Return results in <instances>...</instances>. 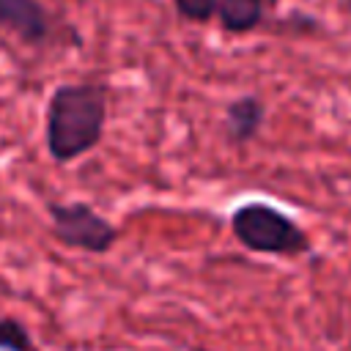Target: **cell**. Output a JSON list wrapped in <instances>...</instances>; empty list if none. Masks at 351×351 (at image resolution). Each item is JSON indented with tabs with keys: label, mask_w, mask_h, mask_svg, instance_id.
Instances as JSON below:
<instances>
[{
	"label": "cell",
	"mask_w": 351,
	"mask_h": 351,
	"mask_svg": "<svg viewBox=\"0 0 351 351\" xmlns=\"http://www.w3.org/2000/svg\"><path fill=\"white\" fill-rule=\"evenodd\" d=\"M107 90L96 82H63L47 101V154L66 165L93 151L104 134Z\"/></svg>",
	"instance_id": "obj_1"
},
{
	"label": "cell",
	"mask_w": 351,
	"mask_h": 351,
	"mask_svg": "<svg viewBox=\"0 0 351 351\" xmlns=\"http://www.w3.org/2000/svg\"><path fill=\"white\" fill-rule=\"evenodd\" d=\"M233 236L252 252L261 255H299L310 250L307 233L280 208L250 200L230 214Z\"/></svg>",
	"instance_id": "obj_2"
},
{
	"label": "cell",
	"mask_w": 351,
	"mask_h": 351,
	"mask_svg": "<svg viewBox=\"0 0 351 351\" xmlns=\"http://www.w3.org/2000/svg\"><path fill=\"white\" fill-rule=\"evenodd\" d=\"M47 211L52 222V236L63 247L101 255V252H110L118 241V228L82 200L49 203Z\"/></svg>",
	"instance_id": "obj_3"
},
{
	"label": "cell",
	"mask_w": 351,
	"mask_h": 351,
	"mask_svg": "<svg viewBox=\"0 0 351 351\" xmlns=\"http://www.w3.org/2000/svg\"><path fill=\"white\" fill-rule=\"evenodd\" d=\"M0 27L27 44H41L49 36V16L38 0H0Z\"/></svg>",
	"instance_id": "obj_4"
},
{
	"label": "cell",
	"mask_w": 351,
	"mask_h": 351,
	"mask_svg": "<svg viewBox=\"0 0 351 351\" xmlns=\"http://www.w3.org/2000/svg\"><path fill=\"white\" fill-rule=\"evenodd\" d=\"M263 118H266V107L258 96H239L228 104L225 110V134L230 143L236 145H244L250 143L261 126H263Z\"/></svg>",
	"instance_id": "obj_5"
},
{
	"label": "cell",
	"mask_w": 351,
	"mask_h": 351,
	"mask_svg": "<svg viewBox=\"0 0 351 351\" xmlns=\"http://www.w3.org/2000/svg\"><path fill=\"white\" fill-rule=\"evenodd\" d=\"M266 0H217V16L228 33H250L263 22Z\"/></svg>",
	"instance_id": "obj_6"
},
{
	"label": "cell",
	"mask_w": 351,
	"mask_h": 351,
	"mask_svg": "<svg viewBox=\"0 0 351 351\" xmlns=\"http://www.w3.org/2000/svg\"><path fill=\"white\" fill-rule=\"evenodd\" d=\"M0 351H38V348L22 321L0 318Z\"/></svg>",
	"instance_id": "obj_7"
},
{
	"label": "cell",
	"mask_w": 351,
	"mask_h": 351,
	"mask_svg": "<svg viewBox=\"0 0 351 351\" xmlns=\"http://www.w3.org/2000/svg\"><path fill=\"white\" fill-rule=\"evenodd\" d=\"M178 16L189 19V22H206L211 16H217V0H173Z\"/></svg>",
	"instance_id": "obj_8"
},
{
	"label": "cell",
	"mask_w": 351,
	"mask_h": 351,
	"mask_svg": "<svg viewBox=\"0 0 351 351\" xmlns=\"http://www.w3.org/2000/svg\"><path fill=\"white\" fill-rule=\"evenodd\" d=\"M340 5H343V8L348 11V14H351V0H340Z\"/></svg>",
	"instance_id": "obj_9"
},
{
	"label": "cell",
	"mask_w": 351,
	"mask_h": 351,
	"mask_svg": "<svg viewBox=\"0 0 351 351\" xmlns=\"http://www.w3.org/2000/svg\"><path fill=\"white\" fill-rule=\"evenodd\" d=\"M195 351H208V348H195Z\"/></svg>",
	"instance_id": "obj_10"
}]
</instances>
